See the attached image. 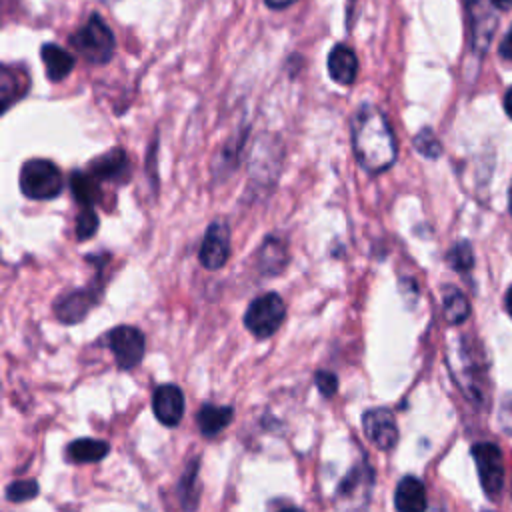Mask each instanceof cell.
<instances>
[{
	"label": "cell",
	"instance_id": "obj_1",
	"mask_svg": "<svg viewBox=\"0 0 512 512\" xmlns=\"http://www.w3.org/2000/svg\"><path fill=\"white\" fill-rule=\"evenodd\" d=\"M350 138L358 164L370 174L388 170L398 156L392 128L374 104L364 102L356 108L350 122Z\"/></svg>",
	"mask_w": 512,
	"mask_h": 512
},
{
	"label": "cell",
	"instance_id": "obj_2",
	"mask_svg": "<svg viewBox=\"0 0 512 512\" xmlns=\"http://www.w3.org/2000/svg\"><path fill=\"white\" fill-rule=\"evenodd\" d=\"M60 168L46 158H30L20 168V190L32 200H50L62 192Z\"/></svg>",
	"mask_w": 512,
	"mask_h": 512
},
{
	"label": "cell",
	"instance_id": "obj_3",
	"mask_svg": "<svg viewBox=\"0 0 512 512\" xmlns=\"http://www.w3.org/2000/svg\"><path fill=\"white\" fill-rule=\"evenodd\" d=\"M70 44L90 64H106L114 54V34L98 14L90 16L88 22L72 34Z\"/></svg>",
	"mask_w": 512,
	"mask_h": 512
},
{
	"label": "cell",
	"instance_id": "obj_4",
	"mask_svg": "<svg viewBox=\"0 0 512 512\" xmlns=\"http://www.w3.org/2000/svg\"><path fill=\"white\" fill-rule=\"evenodd\" d=\"M286 318V304L276 292L254 298L244 312V326L250 334L264 340L272 336Z\"/></svg>",
	"mask_w": 512,
	"mask_h": 512
},
{
	"label": "cell",
	"instance_id": "obj_5",
	"mask_svg": "<svg viewBox=\"0 0 512 512\" xmlns=\"http://www.w3.org/2000/svg\"><path fill=\"white\" fill-rule=\"evenodd\" d=\"M472 458L476 462L484 494L492 502H496L504 490V476H506L498 446L492 442H478L472 446Z\"/></svg>",
	"mask_w": 512,
	"mask_h": 512
},
{
	"label": "cell",
	"instance_id": "obj_6",
	"mask_svg": "<svg viewBox=\"0 0 512 512\" xmlns=\"http://www.w3.org/2000/svg\"><path fill=\"white\" fill-rule=\"evenodd\" d=\"M108 346L114 354L118 368L130 370L142 362L144 350H146V338L136 326L122 324L108 332Z\"/></svg>",
	"mask_w": 512,
	"mask_h": 512
},
{
	"label": "cell",
	"instance_id": "obj_7",
	"mask_svg": "<svg viewBox=\"0 0 512 512\" xmlns=\"http://www.w3.org/2000/svg\"><path fill=\"white\" fill-rule=\"evenodd\" d=\"M456 352H458V360H456V362H450L454 380L460 384V388H462V390L468 394V398H472L474 402L486 400V392H484V368L476 364L474 356H472L470 350L466 348V340H458Z\"/></svg>",
	"mask_w": 512,
	"mask_h": 512
},
{
	"label": "cell",
	"instance_id": "obj_8",
	"mask_svg": "<svg viewBox=\"0 0 512 512\" xmlns=\"http://www.w3.org/2000/svg\"><path fill=\"white\" fill-rule=\"evenodd\" d=\"M230 256V228L222 220H214L202 238L200 244V264L206 270H218L228 262Z\"/></svg>",
	"mask_w": 512,
	"mask_h": 512
},
{
	"label": "cell",
	"instance_id": "obj_9",
	"mask_svg": "<svg viewBox=\"0 0 512 512\" xmlns=\"http://www.w3.org/2000/svg\"><path fill=\"white\" fill-rule=\"evenodd\" d=\"M470 16L472 46L478 54L486 52L496 30V4L492 0H464Z\"/></svg>",
	"mask_w": 512,
	"mask_h": 512
},
{
	"label": "cell",
	"instance_id": "obj_10",
	"mask_svg": "<svg viewBox=\"0 0 512 512\" xmlns=\"http://www.w3.org/2000/svg\"><path fill=\"white\" fill-rule=\"evenodd\" d=\"M362 428L378 450H392L398 442V426L390 410L370 408L362 414Z\"/></svg>",
	"mask_w": 512,
	"mask_h": 512
},
{
	"label": "cell",
	"instance_id": "obj_11",
	"mask_svg": "<svg viewBox=\"0 0 512 512\" xmlns=\"http://www.w3.org/2000/svg\"><path fill=\"white\" fill-rule=\"evenodd\" d=\"M94 288H98V286L72 290V292L60 296L54 304V312H56L58 320L64 324L80 322L98 302V294Z\"/></svg>",
	"mask_w": 512,
	"mask_h": 512
},
{
	"label": "cell",
	"instance_id": "obj_12",
	"mask_svg": "<svg viewBox=\"0 0 512 512\" xmlns=\"http://www.w3.org/2000/svg\"><path fill=\"white\" fill-rule=\"evenodd\" d=\"M152 410L164 426H176L184 416V394L176 384H160L152 394Z\"/></svg>",
	"mask_w": 512,
	"mask_h": 512
},
{
	"label": "cell",
	"instance_id": "obj_13",
	"mask_svg": "<svg viewBox=\"0 0 512 512\" xmlns=\"http://www.w3.org/2000/svg\"><path fill=\"white\" fill-rule=\"evenodd\" d=\"M370 486H372V468L368 462H362L360 466L352 468L344 476V480L336 490V498L342 506H358L356 498H362L366 504V500L370 498Z\"/></svg>",
	"mask_w": 512,
	"mask_h": 512
},
{
	"label": "cell",
	"instance_id": "obj_14",
	"mask_svg": "<svg viewBox=\"0 0 512 512\" xmlns=\"http://www.w3.org/2000/svg\"><path fill=\"white\" fill-rule=\"evenodd\" d=\"M96 180H126L130 164H128V156L124 150L114 148L98 158H94L88 168H86Z\"/></svg>",
	"mask_w": 512,
	"mask_h": 512
},
{
	"label": "cell",
	"instance_id": "obj_15",
	"mask_svg": "<svg viewBox=\"0 0 512 512\" xmlns=\"http://www.w3.org/2000/svg\"><path fill=\"white\" fill-rule=\"evenodd\" d=\"M328 74L342 86L352 84L358 74V58L354 50L344 44H336L328 54Z\"/></svg>",
	"mask_w": 512,
	"mask_h": 512
},
{
	"label": "cell",
	"instance_id": "obj_16",
	"mask_svg": "<svg viewBox=\"0 0 512 512\" xmlns=\"http://www.w3.org/2000/svg\"><path fill=\"white\" fill-rule=\"evenodd\" d=\"M394 506L400 512H422L428 506L426 488L416 476H404L394 490Z\"/></svg>",
	"mask_w": 512,
	"mask_h": 512
},
{
	"label": "cell",
	"instance_id": "obj_17",
	"mask_svg": "<svg viewBox=\"0 0 512 512\" xmlns=\"http://www.w3.org/2000/svg\"><path fill=\"white\" fill-rule=\"evenodd\" d=\"M256 262H258V270L264 276H274L280 274L282 268L288 262V248L286 242L276 238V236H268L262 246L256 252Z\"/></svg>",
	"mask_w": 512,
	"mask_h": 512
},
{
	"label": "cell",
	"instance_id": "obj_18",
	"mask_svg": "<svg viewBox=\"0 0 512 512\" xmlns=\"http://www.w3.org/2000/svg\"><path fill=\"white\" fill-rule=\"evenodd\" d=\"M234 418V410L232 406H214V404H204L198 414H196V422L198 428L202 432V436L206 438H214L218 436Z\"/></svg>",
	"mask_w": 512,
	"mask_h": 512
},
{
	"label": "cell",
	"instance_id": "obj_19",
	"mask_svg": "<svg viewBox=\"0 0 512 512\" xmlns=\"http://www.w3.org/2000/svg\"><path fill=\"white\" fill-rule=\"evenodd\" d=\"M44 68H46V76L52 82H60L64 80L72 68H74V58L60 46L56 44H44L40 50Z\"/></svg>",
	"mask_w": 512,
	"mask_h": 512
},
{
	"label": "cell",
	"instance_id": "obj_20",
	"mask_svg": "<svg viewBox=\"0 0 512 512\" xmlns=\"http://www.w3.org/2000/svg\"><path fill=\"white\" fill-rule=\"evenodd\" d=\"M28 76L24 74V70L12 68V66H4L2 74H0V96H2V110L6 112L10 108V104H14L16 100H20L26 92H28Z\"/></svg>",
	"mask_w": 512,
	"mask_h": 512
},
{
	"label": "cell",
	"instance_id": "obj_21",
	"mask_svg": "<svg viewBox=\"0 0 512 512\" xmlns=\"http://www.w3.org/2000/svg\"><path fill=\"white\" fill-rule=\"evenodd\" d=\"M110 452L108 442L98 440V438H78L68 444L66 448V458L74 464H88V462H98L106 458Z\"/></svg>",
	"mask_w": 512,
	"mask_h": 512
},
{
	"label": "cell",
	"instance_id": "obj_22",
	"mask_svg": "<svg viewBox=\"0 0 512 512\" xmlns=\"http://www.w3.org/2000/svg\"><path fill=\"white\" fill-rule=\"evenodd\" d=\"M98 182L88 170L86 172H72L70 176V190L76 198V202H80L82 206H94V202L100 196V188Z\"/></svg>",
	"mask_w": 512,
	"mask_h": 512
},
{
	"label": "cell",
	"instance_id": "obj_23",
	"mask_svg": "<svg viewBox=\"0 0 512 512\" xmlns=\"http://www.w3.org/2000/svg\"><path fill=\"white\" fill-rule=\"evenodd\" d=\"M470 314V306H468V300L466 296L456 290V288H448L444 292V316L450 324H460L468 318Z\"/></svg>",
	"mask_w": 512,
	"mask_h": 512
},
{
	"label": "cell",
	"instance_id": "obj_24",
	"mask_svg": "<svg viewBox=\"0 0 512 512\" xmlns=\"http://www.w3.org/2000/svg\"><path fill=\"white\" fill-rule=\"evenodd\" d=\"M196 486H198V458L188 464L186 472L180 476L178 494L184 508H196Z\"/></svg>",
	"mask_w": 512,
	"mask_h": 512
},
{
	"label": "cell",
	"instance_id": "obj_25",
	"mask_svg": "<svg viewBox=\"0 0 512 512\" xmlns=\"http://www.w3.org/2000/svg\"><path fill=\"white\" fill-rule=\"evenodd\" d=\"M448 262L452 268H456L458 272H468L472 266H474V252H472V246L462 240L458 244H454L448 252Z\"/></svg>",
	"mask_w": 512,
	"mask_h": 512
},
{
	"label": "cell",
	"instance_id": "obj_26",
	"mask_svg": "<svg viewBox=\"0 0 512 512\" xmlns=\"http://www.w3.org/2000/svg\"><path fill=\"white\" fill-rule=\"evenodd\" d=\"M98 230V214L94 212V206H82L78 218H76V238L80 242L92 238Z\"/></svg>",
	"mask_w": 512,
	"mask_h": 512
},
{
	"label": "cell",
	"instance_id": "obj_27",
	"mask_svg": "<svg viewBox=\"0 0 512 512\" xmlns=\"http://www.w3.org/2000/svg\"><path fill=\"white\" fill-rule=\"evenodd\" d=\"M38 482L36 480H14L6 486V500L10 502H26L38 496Z\"/></svg>",
	"mask_w": 512,
	"mask_h": 512
},
{
	"label": "cell",
	"instance_id": "obj_28",
	"mask_svg": "<svg viewBox=\"0 0 512 512\" xmlns=\"http://www.w3.org/2000/svg\"><path fill=\"white\" fill-rule=\"evenodd\" d=\"M414 148L426 156V158H436L440 154V142L436 140V136L432 134V130L424 128L416 138H414Z\"/></svg>",
	"mask_w": 512,
	"mask_h": 512
},
{
	"label": "cell",
	"instance_id": "obj_29",
	"mask_svg": "<svg viewBox=\"0 0 512 512\" xmlns=\"http://www.w3.org/2000/svg\"><path fill=\"white\" fill-rule=\"evenodd\" d=\"M314 382H316V386H318V390H320V394L324 398H332L336 394V390H338V378H336V374H332L328 370L316 372Z\"/></svg>",
	"mask_w": 512,
	"mask_h": 512
},
{
	"label": "cell",
	"instance_id": "obj_30",
	"mask_svg": "<svg viewBox=\"0 0 512 512\" xmlns=\"http://www.w3.org/2000/svg\"><path fill=\"white\" fill-rule=\"evenodd\" d=\"M498 424L500 428L512 436V394L502 402L500 414H498Z\"/></svg>",
	"mask_w": 512,
	"mask_h": 512
},
{
	"label": "cell",
	"instance_id": "obj_31",
	"mask_svg": "<svg viewBox=\"0 0 512 512\" xmlns=\"http://www.w3.org/2000/svg\"><path fill=\"white\" fill-rule=\"evenodd\" d=\"M498 52H500V56H502L504 60L512 62V26H510V30L506 32L504 40L500 42V48H498Z\"/></svg>",
	"mask_w": 512,
	"mask_h": 512
},
{
	"label": "cell",
	"instance_id": "obj_32",
	"mask_svg": "<svg viewBox=\"0 0 512 512\" xmlns=\"http://www.w3.org/2000/svg\"><path fill=\"white\" fill-rule=\"evenodd\" d=\"M264 2H266L268 8L280 10V8H286V6H290V4H294V2H298V0H264Z\"/></svg>",
	"mask_w": 512,
	"mask_h": 512
},
{
	"label": "cell",
	"instance_id": "obj_33",
	"mask_svg": "<svg viewBox=\"0 0 512 512\" xmlns=\"http://www.w3.org/2000/svg\"><path fill=\"white\" fill-rule=\"evenodd\" d=\"M504 108H506L508 116L512 118V86L508 88V92H506V96H504Z\"/></svg>",
	"mask_w": 512,
	"mask_h": 512
},
{
	"label": "cell",
	"instance_id": "obj_34",
	"mask_svg": "<svg viewBox=\"0 0 512 512\" xmlns=\"http://www.w3.org/2000/svg\"><path fill=\"white\" fill-rule=\"evenodd\" d=\"M504 306H506V312L512 316V286L508 288V292L504 296Z\"/></svg>",
	"mask_w": 512,
	"mask_h": 512
},
{
	"label": "cell",
	"instance_id": "obj_35",
	"mask_svg": "<svg viewBox=\"0 0 512 512\" xmlns=\"http://www.w3.org/2000/svg\"><path fill=\"white\" fill-rule=\"evenodd\" d=\"M500 10H512V0H492Z\"/></svg>",
	"mask_w": 512,
	"mask_h": 512
},
{
	"label": "cell",
	"instance_id": "obj_36",
	"mask_svg": "<svg viewBox=\"0 0 512 512\" xmlns=\"http://www.w3.org/2000/svg\"><path fill=\"white\" fill-rule=\"evenodd\" d=\"M510 212H512V188H510Z\"/></svg>",
	"mask_w": 512,
	"mask_h": 512
}]
</instances>
